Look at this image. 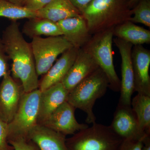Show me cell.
<instances>
[{
  "mask_svg": "<svg viewBox=\"0 0 150 150\" xmlns=\"http://www.w3.org/2000/svg\"><path fill=\"white\" fill-rule=\"evenodd\" d=\"M1 39L6 54L12 61V76L20 81L25 93L39 88L40 81L31 45L25 39L17 21H12L3 31Z\"/></svg>",
  "mask_w": 150,
  "mask_h": 150,
  "instance_id": "obj_1",
  "label": "cell"
},
{
  "mask_svg": "<svg viewBox=\"0 0 150 150\" xmlns=\"http://www.w3.org/2000/svg\"><path fill=\"white\" fill-rule=\"evenodd\" d=\"M131 0H93L82 15L91 35L109 30L130 21L132 16Z\"/></svg>",
  "mask_w": 150,
  "mask_h": 150,
  "instance_id": "obj_2",
  "label": "cell"
},
{
  "mask_svg": "<svg viewBox=\"0 0 150 150\" xmlns=\"http://www.w3.org/2000/svg\"><path fill=\"white\" fill-rule=\"evenodd\" d=\"M108 87L107 77L99 67L69 92L67 101L85 112L86 123L93 124L96 121L94 105L97 100L105 94Z\"/></svg>",
  "mask_w": 150,
  "mask_h": 150,
  "instance_id": "obj_3",
  "label": "cell"
},
{
  "mask_svg": "<svg viewBox=\"0 0 150 150\" xmlns=\"http://www.w3.org/2000/svg\"><path fill=\"white\" fill-rule=\"evenodd\" d=\"M123 139L110 126L95 123L67 138L69 150H118Z\"/></svg>",
  "mask_w": 150,
  "mask_h": 150,
  "instance_id": "obj_4",
  "label": "cell"
},
{
  "mask_svg": "<svg viewBox=\"0 0 150 150\" xmlns=\"http://www.w3.org/2000/svg\"><path fill=\"white\" fill-rule=\"evenodd\" d=\"M113 30H109L92 35L83 47L93 57L106 75L109 87L115 92L120 91L121 80L116 74L113 64L112 44Z\"/></svg>",
  "mask_w": 150,
  "mask_h": 150,
  "instance_id": "obj_5",
  "label": "cell"
},
{
  "mask_svg": "<svg viewBox=\"0 0 150 150\" xmlns=\"http://www.w3.org/2000/svg\"><path fill=\"white\" fill-rule=\"evenodd\" d=\"M40 93L38 88L23 94L13 119L8 123V141L28 138L29 132L37 125Z\"/></svg>",
  "mask_w": 150,
  "mask_h": 150,
  "instance_id": "obj_6",
  "label": "cell"
},
{
  "mask_svg": "<svg viewBox=\"0 0 150 150\" xmlns=\"http://www.w3.org/2000/svg\"><path fill=\"white\" fill-rule=\"evenodd\" d=\"M30 44L38 76L48 71L59 55L74 47L62 35L33 38Z\"/></svg>",
  "mask_w": 150,
  "mask_h": 150,
  "instance_id": "obj_7",
  "label": "cell"
},
{
  "mask_svg": "<svg viewBox=\"0 0 150 150\" xmlns=\"http://www.w3.org/2000/svg\"><path fill=\"white\" fill-rule=\"evenodd\" d=\"M0 84V117L8 123L13 119L25 92L21 83L11 75L3 77Z\"/></svg>",
  "mask_w": 150,
  "mask_h": 150,
  "instance_id": "obj_8",
  "label": "cell"
},
{
  "mask_svg": "<svg viewBox=\"0 0 150 150\" xmlns=\"http://www.w3.org/2000/svg\"><path fill=\"white\" fill-rule=\"evenodd\" d=\"M110 127L123 140H144L148 136L140 128L131 105L118 103Z\"/></svg>",
  "mask_w": 150,
  "mask_h": 150,
  "instance_id": "obj_9",
  "label": "cell"
},
{
  "mask_svg": "<svg viewBox=\"0 0 150 150\" xmlns=\"http://www.w3.org/2000/svg\"><path fill=\"white\" fill-rule=\"evenodd\" d=\"M113 41L119 50L121 59V95L118 103L131 105L132 95L135 92L131 62V52L134 46L118 38L113 39Z\"/></svg>",
  "mask_w": 150,
  "mask_h": 150,
  "instance_id": "obj_10",
  "label": "cell"
},
{
  "mask_svg": "<svg viewBox=\"0 0 150 150\" xmlns=\"http://www.w3.org/2000/svg\"><path fill=\"white\" fill-rule=\"evenodd\" d=\"M76 108L67 101L60 105L42 125L59 132L66 137L74 135L78 131L88 127L80 123L76 119Z\"/></svg>",
  "mask_w": 150,
  "mask_h": 150,
  "instance_id": "obj_11",
  "label": "cell"
},
{
  "mask_svg": "<svg viewBox=\"0 0 150 150\" xmlns=\"http://www.w3.org/2000/svg\"><path fill=\"white\" fill-rule=\"evenodd\" d=\"M131 62L134 74V91L150 96V51L142 45L133 46Z\"/></svg>",
  "mask_w": 150,
  "mask_h": 150,
  "instance_id": "obj_12",
  "label": "cell"
},
{
  "mask_svg": "<svg viewBox=\"0 0 150 150\" xmlns=\"http://www.w3.org/2000/svg\"><path fill=\"white\" fill-rule=\"evenodd\" d=\"M98 68L93 57L83 48H80L75 62L62 83L70 92Z\"/></svg>",
  "mask_w": 150,
  "mask_h": 150,
  "instance_id": "obj_13",
  "label": "cell"
},
{
  "mask_svg": "<svg viewBox=\"0 0 150 150\" xmlns=\"http://www.w3.org/2000/svg\"><path fill=\"white\" fill-rule=\"evenodd\" d=\"M57 23L62 30V36L75 48H82L92 36L82 15L65 19Z\"/></svg>",
  "mask_w": 150,
  "mask_h": 150,
  "instance_id": "obj_14",
  "label": "cell"
},
{
  "mask_svg": "<svg viewBox=\"0 0 150 150\" xmlns=\"http://www.w3.org/2000/svg\"><path fill=\"white\" fill-rule=\"evenodd\" d=\"M79 48L72 47L62 54L39 81L41 91L61 83L72 66L79 53Z\"/></svg>",
  "mask_w": 150,
  "mask_h": 150,
  "instance_id": "obj_15",
  "label": "cell"
},
{
  "mask_svg": "<svg viewBox=\"0 0 150 150\" xmlns=\"http://www.w3.org/2000/svg\"><path fill=\"white\" fill-rule=\"evenodd\" d=\"M69 93L62 82L41 91L38 124L42 125L61 105L67 101Z\"/></svg>",
  "mask_w": 150,
  "mask_h": 150,
  "instance_id": "obj_16",
  "label": "cell"
},
{
  "mask_svg": "<svg viewBox=\"0 0 150 150\" xmlns=\"http://www.w3.org/2000/svg\"><path fill=\"white\" fill-rule=\"evenodd\" d=\"M28 138L40 150H69L66 136L43 125L37 124L33 127Z\"/></svg>",
  "mask_w": 150,
  "mask_h": 150,
  "instance_id": "obj_17",
  "label": "cell"
},
{
  "mask_svg": "<svg viewBox=\"0 0 150 150\" xmlns=\"http://www.w3.org/2000/svg\"><path fill=\"white\" fill-rule=\"evenodd\" d=\"M36 13L37 17L47 19L56 23L82 15L69 0H53Z\"/></svg>",
  "mask_w": 150,
  "mask_h": 150,
  "instance_id": "obj_18",
  "label": "cell"
},
{
  "mask_svg": "<svg viewBox=\"0 0 150 150\" xmlns=\"http://www.w3.org/2000/svg\"><path fill=\"white\" fill-rule=\"evenodd\" d=\"M113 36L129 42L133 46L150 43V31L127 21L114 28Z\"/></svg>",
  "mask_w": 150,
  "mask_h": 150,
  "instance_id": "obj_19",
  "label": "cell"
},
{
  "mask_svg": "<svg viewBox=\"0 0 150 150\" xmlns=\"http://www.w3.org/2000/svg\"><path fill=\"white\" fill-rule=\"evenodd\" d=\"M22 33L32 38L42 35L49 37L63 35L57 23L37 17L28 19L23 25Z\"/></svg>",
  "mask_w": 150,
  "mask_h": 150,
  "instance_id": "obj_20",
  "label": "cell"
},
{
  "mask_svg": "<svg viewBox=\"0 0 150 150\" xmlns=\"http://www.w3.org/2000/svg\"><path fill=\"white\" fill-rule=\"evenodd\" d=\"M131 107L142 131L150 135V96L137 93L131 100Z\"/></svg>",
  "mask_w": 150,
  "mask_h": 150,
  "instance_id": "obj_21",
  "label": "cell"
},
{
  "mask_svg": "<svg viewBox=\"0 0 150 150\" xmlns=\"http://www.w3.org/2000/svg\"><path fill=\"white\" fill-rule=\"evenodd\" d=\"M0 17L9 19L11 21H17L21 19L36 17V13L7 0H0Z\"/></svg>",
  "mask_w": 150,
  "mask_h": 150,
  "instance_id": "obj_22",
  "label": "cell"
},
{
  "mask_svg": "<svg viewBox=\"0 0 150 150\" xmlns=\"http://www.w3.org/2000/svg\"><path fill=\"white\" fill-rule=\"evenodd\" d=\"M132 16L130 21L140 23L150 28V0H139L132 9Z\"/></svg>",
  "mask_w": 150,
  "mask_h": 150,
  "instance_id": "obj_23",
  "label": "cell"
},
{
  "mask_svg": "<svg viewBox=\"0 0 150 150\" xmlns=\"http://www.w3.org/2000/svg\"><path fill=\"white\" fill-rule=\"evenodd\" d=\"M14 150H40L35 143L26 138H18L8 140Z\"/></svg>",
  "mask_w": 150,
  "mask_h": 150,
  "instance_id": "obj_24",
  "label": "cell"
},
{
  "mask_svg": "<svg viewBox=\"0 0 150 150\" xmlns=\"http://www.w3.org/2000/svg\"><path fill=\"white\" fill-rule=\"evenodd\" d=\"M8 123H6L0 117V150H14L12 146L9 144Z\"/></svg>",
  "mask_w": 150,
  "mask_h": 150,
  "instance_id": "obj_25",
  "label": "cell"
},
{
  "mask_svg": "<svg viewBox=\"0 0 150 150\" xmlns=\"http://www.w3.org/2000/svg\"><path fill=\"white\" fill-rule=\"evenodd\" d=\"M9 60L8 56L4 51L1 39L0 38V78L11 72L9 67Z\"/></svg>",
  "mask_w": 150,
  "mask_h": 150,
  "instance_id": "obj_26",
  "label": "cell"
},
{
  "mask_svg": "<svg viewBox=\"0 0 150 150\" xmlns=\"http://www.w3.org/2000/svg\"><path fill=\"white\" fill-rule=\"evenodd\" d=\"M53 0H25L22 6L36 12L51 2Z\"/></svg>",
  "mask_w": 150,
  "mask_h": 150,
  "instance_id": "obj_27",
  "label": "cell"
},
{
  "mask_svg": "<svg viewBox=\"0 0 150 150\" xmlns=\"http://www.w3.org/2000/svg\"><path fill=\"white\" fill-rule=\"evenodd\" d=\"M144 140L124 139L118 150H142Z\"/></svg>",
  "mask_w": 150,
  "mask_h": 150,
  "instance_id": "obj_28",
  "label": "cell"
},
{
  "mask_svg": "<svg viewBox=\"0 0 150 150\" xmlns=\"http://www.w3.org/2000/svg\"><path fill=\"white\" fill-rule=\"evenodd\" d=\"M73 4L78 10L81 13L86 7L93 0H69Z\"/></svg>",
  "mask_w": 150,
  "mask_h": 150,
  "instance_id": "obj_29",
  "label": "cell"
},
{
  "mask_svg": "<svg viewBox=\"0 0 150 150\" xmlns=\"http://www.w3.org/2000/svg\"><path fill=\"white\" fill-rule=\"evenodd\" d=\"M142 150H150V136H147L144 140Z\"/></svg>",
  "mask_w": 150,
  "mask_h": 150,
  "instance_id": "obj_30",
  "label": "cell"
},
{
  "mask_svg": "<svg viewBox=\"0 0 150 150\" xmlns=\"http://www.w3.org/2000/svg\"><path fill=\"white\" fill-rule=\"evenodd\" d=\"M10 2L19 6H22L25 0H7Z\"/></svg>",
  "mask_w": 150,
  "mask_h": 150,
  "instance_id": "obj_31",
  "label": "cell"
},
{
  "mask_svg": "<svg viewBox=\"0 0 150 150\" xmlns=\"http://www.w3.org/2000/svg\"><path fill=\"white\" fill-rule=\"evenodd\" d=\"M139 0H131L130 1V8L132 9V8H134L135 6L137 4V3L139 1Z\"/></svg>",
  "mask_w": 150,
  "mask_h": 150,
  "instance_id": "obj_32",
  "label": "cell"
}]
</instances>
